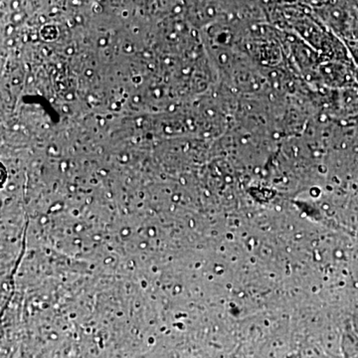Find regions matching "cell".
<instances>
[{
  "label": "cell",
  "instance_id": "6da1fadb",
  "mask_svg": "<svg viewBox=\"0 0 358 358\" xmlns=\"http://www.w3.org/2000/svg\"><path fill=\"white\" fill-rule=\"evenodd\" d=\"M350 358H358V353H357V355H353V357H350Z\"/></svg>",
  "mask_w": 358,
  "mask_h": 358
}]
</instances>
